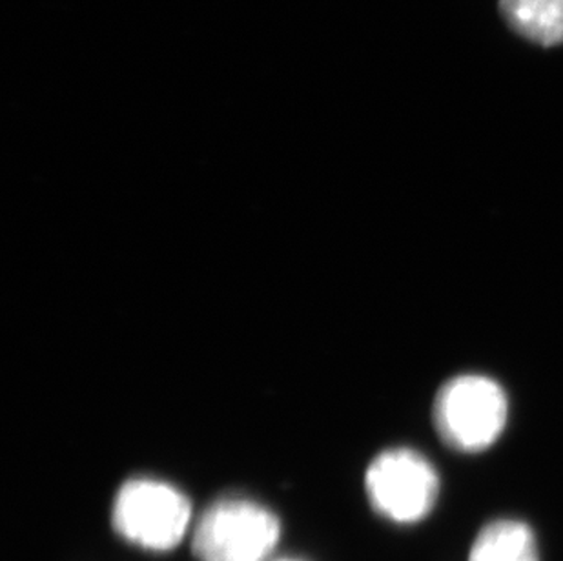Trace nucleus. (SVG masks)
Returning <instances> with one entry per match:
<instances>
[{
  "instance_id": "7",
  "label": "nucleus",
  "mask_w": 563,
  "mask_h": 561,
  "mask_svg": "<svg viewBox=\"0 0 563 561\" xmlns=\"http://www.w3.org/2000/svg\"><path fill=\"white\" fill-rule=\"evenodd\" d=\"M276 561H303V560H298V558H283V560H276Z\"/></svg>"
},
{
  "instance_id": "4",
  "label": "nucleus",
  "mask_w": 563,
  "mask_h": 561,
  "mask_svg": "<svg viewBox=\"0 0 563 561\" xmlns=\"http://www.w3.org/2000/svg\"><path fill=\"white\" fill-rule=\"evenodd\" d=\"M440 488L437 466L407 447L383 450L365 474V493L374 513L404 527L421 524L431 516Z\"/></svg>"
},
{
  "instance_id": "1",
  "label": "nucleus",
  "mask_w": 563,
  "mask_h": 561,
  "mask_svg": "<svg viewBox=\"0 0 563 561\" xmlns=\"http://www.w3.org/2000/svg\"><path fill=\"white\" fill-rule=\"evenodd\" d=\"M277 514L245 496L208 505L191 529L197 561H268L282 540Z\"/></svg>"
},
{
  "instance_id": "5",
  "label": "nucleus",
  "mask_w": 563,
  "mask_h": 561,
  "mask_svg": "<svg viewBox=\"0 0 563 561\" xmlns=\"http://www.w3.org/2000/svg\"><path fill=\"white\" fill-rule=\"evenodd\" d=\"M467 561H540L537 535L521 519H493L478 530Z\"/></svg>"
},
{
  "instance_id": "6",
  "label": "nucleus",
  "mask_w": 563,
  "mask_h": 561,
  "mask_svg": "<svg viewBox=\"0 0 563 561\" xmlns=\"http://www.w3.org/2000/svg\"><path fill=\"white\" fill-rule=\"evenodd\" d=\"M510 30L545 48L563 44V0H500Z\"/></svg>"
},
{
  "instance_id": "2",
  "label": "nucleus",
  "mask_w": 563,
  "mask_h": 561,
  "mask_svg": "<svg viewBox=\"0 0 563 561\" xmlns=\"http://www.w3.org/2000/svg\"><path fill=\"white\" fill-rule=\"evenodd\" d=\"M112 527L130 546L146 552H170L187 538L191 502L172 483L132 477L113 498Z\"/></svg>"
},
{
  "instance_id": "3",
  "label": "nucleus",
  "mask_w": 563,
  "mask_h": 561,
  "mask_svg": "<svg viewBox=\"0 0 563 561\" xmlns=\"http://www.w3.org/2000/svg\"><path fill=\"white\" fill-rule=\"evenodd\" d=\"M509 418L504 388L489 377L457 376L446 382L434 402V427L449 449L479 454L500 440Z\"/></svg>"
}]
</instances>
